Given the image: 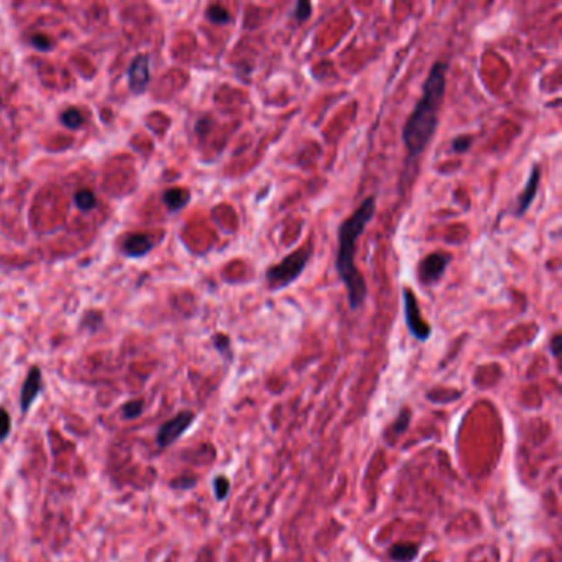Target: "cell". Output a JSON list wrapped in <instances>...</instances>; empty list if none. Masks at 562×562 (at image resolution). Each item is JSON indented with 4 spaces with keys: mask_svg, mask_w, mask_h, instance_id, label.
Here are the masks:
<instances>
[{
    "mask_svg": "<svg viewBox=\"0 0 562 562\" xmlns=\"http://www.w3.org/2000/svg\"><path fill=\"white\" fill-rule=\"evenodd\" d=\"M447 65L436 61L424 83L422 98L415 104L413 114L403 127V142L408 149L409 159H417L436 134L439 124V111L446 96Z\"/></svg>",
    "mask_w": 562,
    "mask_h": 562,
    "instance_id": "obj_1",
    "label": "cell"
},
{
    "mask_svg": "<svg viewBox=\"0 0 562 562\" xmlns=\"http://www.w3.org/2000/svg\"><path fill=\"white\" fill-rule=\"evenodd\" d=\"M376 213V198L368 196L358 206V210L349 218H347L338 229V249L335 266H337L338 277L347 287L348 304L353 310L360 309L366 299V284L361 272L356 269V243L363 234L366 225L373 220Z\"/></svg>",
    "mask_w": 562,
    "mask_h": 562,
    "instance_id": "obj_2",
    "label": "cell"
},
{
    "mask_svg": "<svg viewBox=\"0 0 562 562\" xmlns=\"http://www.w3.org/2000/svg\"><path fill=\"white\" fill-rule=\"evenodd\" d=\"M312 257V248L305 246L302 249H295L289 256H286L276 266H271L266 271V281L272 290H279L282 287L290 286L292 282L300 277L305 271L307 262Z\"/></svg>",
    "mask_w": 562,
    "mask_h": 562,
    "instance_id": "obj_3",
    "label": "cell"
},
{
    "mask_svg": "<svg viewBox=\"0 0 562 562\" xmlns=\"http://www.w3.org/2000/svg\"><path fill=\"white\" fill-rule=\"evenodd\" d=\"M403 299H404V319L409 332L413 333L419 342H426V340L431 337L432 330L426 323V320L422 319V315H420L419 302L409 287H406L403 290Z\"/></svg>",
    "mask_w": 562,
    "mask_h": 562,
    "instance_id": "obj_4",
    "label": "cell"
},
{
    "mask_svg": "<svg viewBox=\"0 0 562 562\" xmlns=\"http://www.w3.org/2000/svg\"><path fill=\"white\" fill-rule=\"evenodd\" d=\"M193 420H195V414L192 410H182L175 417L168 419L167 422H163L159 427L157 446L160 448H167L172 446L173 442H177L190 429Z\"/></svg>",
    "mask_w": 562,
    "mask_h": 562,
    "instance_id": "obj_5",
    "label": "cell"
},
{
    "mask_svg": "<svg viewBox=\"0 0 562 562\" xmlns=\"http://www.w3.org/2000/svg\"><path fill=\"white\" fill-rule=\"evenodd\" d=\"M450 259H452L450 254H447L443 251L429 254L427 257H424L422 261H420L419 267H417L419 281L426 286L436 284L437 281H441V277L443 276V274H446Z\"/></svg>",
    "mask_w": 562,
    "mask_h": 562,
    "instance_id": "obj_6",
    "label": "cell"
},
{
    "mask_svg": "<svg viewBox=\"0 0 562 562\" xmlns=\"http://www.w3.org/2000/svg\"><path fill=\"white\" fill-rule=\"evenodd\" d=\"M41 388H44V376H41V371L39 366H33L28 371V375L23 381L22 391H20V409L22 414H27L30 408L35 403L36 398H39L41 393Z\"/></svg>",
    "mask_w": 562,
    "mask_h": 562,
    "instance_id": "obj_7",
    "label": "cell"
},
{
    "mask_svg": "<svg viewBox=\"0 0 562 562\" xmlns=\"http://www.w3.org/2000/svg\"><path fill=\"white\" fill-rule=\"evenodd\" d=\"M129 88L134 94H142L150 81V66L147 55H137L129 66Z\"/></svg>",
    "mask_w": 562,
    "mask_h": 562,
    "instance_id": "obj_8",
    "label": "cell"
},
{
    "mask_svg": "<svg viewBox=\"0 0 562 562\" xmlns=\"http://www.w3.org/2000/svg\"><path fill=\"white\" fill-rule=\"evenodd\" d=\"M540 182H541V168L540 165L535 163L531 167V175L530 178H528L526 187H524V190L519 193L516 200V211H514V215L521 216L526 213L528 208H530L533 205V201H535L537 190H540Z\"/></svg>",
    "mask_w": 562,
    "mask_h": 562,
    "instance_id": "obj_9",
    "label": "cell"
},
{
    "mask_svg": "<svg viewBox=\"0 0 562 562\" xmlns=\"http://www.w3.org/2000/svg\"><path fill=\"white\" fill-rule=\"evenodd\" d=\"M155 241L149 234H129L122 243V253L129 257H142L154 249Z\"/></svg>",
    "mask_w": 562,
    "mask_h": 562,
    "instance_id": "obj_10",
    "label": "cell"
},
{
    "mask_svg": "<svg viewBox=\"0 0 562 562\" xmlns=\"http://www.w3.org/2000/svg\"><path fill=\"white\" fill-rule=\"evenodd\" d=\"M190 201V193L183 188H170L163 193V203L167 205L170 211H180L182 208H185Z\"/></svg>",
    "mask_w": 562,
    "mask_h": 562,
    "instance_id": "obj_11",
    "label": "cell"
},
{
    "mask_svg": "<svg viewBox=\"0 0 562 562\" xmlns=\"http://www.w3.org/2000/svg\"><path fill=\"white\" fill-rule=\"evenodd\" d=\"M419 547L413 542H398L389 549L391 559L396 562H410L417 556Z\"/></svg>",
    "mask_w": 562,
    "mask_h": 562,
    "instance_id": "obj_12",
    "label": "cell"
},
{
    "mask_svg": "<svg viewBox=\"0 0 562 562\" xmlns=\"http://www.w3.org/2000/svg\"><path fill=\"white\" fill-rule=\"evenodd\" d=\"M208 20L216 23V25H226L231 22V15L225 7L221 6H210L206 11Z\"/></svg>",
    "mask_w": 562,
    "mask_h": 562,
    "instance_id": "obj_13",
    "label": "cell"
},
{
    "mask_svg": "<svg viewBox=\"0 0 562 562\" xmlns=\"http://www.w3.org/2000/svg\"><path fill=\"white\" fill-rule=\"evenodd\" d=\"M121 413H122V417H124L126 420L140 417L144 413V401H140V399L127 401V403L122 406Z\"/></svg>",
    "mask_w": 562,
    "mask_h": 562,
    "instance_id": "obj_14",
    "label": "cell"
},
{
    "mask_svg": "<svg viewBox=\"0 0 562 562\" xmlns=\"http://www.w3.org/2000/svg\"><path fill=\"white\" fill-rule=\"evenodd\" d=\"M74 203L81 211H89L96 206V196L91 190H79L74 195Z\"/></svg>",
    "mask_w": 562,
    "mask_h": 562,
    "instance_id": "obj_15",
    "label": "cell"
},
{
    "mask_svg": "<svg viewBox=\"0 0 562 562\" xmlns=\"http://www.w3.org/2000/svg\"><path fill=\"white\" fill-rule=\"evenodd\" d=\"M61 124L68 127V129H78L83 124V116L76 107H69L61 114Z\"/></svg>",
    "mask_w": 562,
    "mask_h": 562,
    "instance_id": "obj_16",
    "label": "cell"
},
{
    "mask_svg": "<svg viewBox=\"0 0 562 562\" xmlns=\"http://www.w3.org/2000/svg\"><path fill=\"white\" fill-rule=\"evenodd\" d=\"M11 431H12L11 414L7 413V409L0 408V443L7 441V437L11 436Z\"/></svg>",
    "mask_w": 562,
    "mask_h": 562,
    "instance_id": "obj_17",
    "label": "cell"
},
{
    "mask_svg": "<svg viewBox=\"0 0 562 562\" xmlns=\"http://www.w3.org/2000/svg\"><path fill=\"white\" fill-rule=\"evenodd\" d=\"M213 488H215L216 500H225L226 495H228V491H229V480L226 479V476H216L213 481Z\"/></svg>",
    "mask_w": 562,
    "mask_h": 562,
    "instance_id": "obj_18",
    "label": "cell"
},
{
    "mask_svg": "<svg viewBox=\"0 0 562 562\" xmlns=\"http://www.w3.org/2000/svg\"><path fill=\"white\" fill-rule=\"evenodd\" d=\"M310 15H312L310 2H305V0H302V2L297 4L295 8H294V18L297 22L309 20Z\"/></svg>",
    "mask_w": 562,
    "mask_h": 562,
    "instance_id": "obj_19",
    "label": "cell"
},
{
    "mask_svg": "<svg viewBox=\"0 0 562 562\" xmlns=\"http://www.w3.org/2000/svg\"><path fill=\"white\" fill-rule=\"evenodd\" d=\"M30 45L39 51H50L53 48V44L46 35H33L30 39Z\"/></svg>",
    "mask_w": 562,
    "mask_h": 562,
    "instance_id": "obj_20",
    "label": "cell"
},
{
    "mask_svg": "<svg viewBox=\"0 0 562 562\" xmlns=\"http://www.w3.org/2000/svg\"><path fill=\"white\" fill-rule=\"evenodd\" d=\"M471 137L470 135H459L452 140V149L459 154H465L470 149Z\"/></svg>",
    "mask_w": 562,
    "mask_h": 562,
    "instance_id": "obj_21",
    "label": "cell"
},
{
    "mask_svg": "<svg viewBox=\"0 0 562 562\" xmlns=\"http://www.w3.org/2000/svg\"><path fill=\"white\" fill-rule=\"evenodd\" d=\"M195 485H196V479H193V476H182V479H175L172 481L173 488H178V490L193 488Z\"/></svg>",
    "mask_w": 562,
    "mask_h": 562,
    "instance_id": "obj_22",
    "label": "cell"
},
{
    "mask_svg": "<svg viewBox=\"0 0 562 562\" xmlns=\"http://www.w3.org/2000/svg\"><path fill=\"white\" fill-rule=\"evenodd\" d=\"M409 419H410L409 410H403V413H401V415H399L398 422H396L394 426H393L394 432H396V434H401L403 431H406V427H408V424H409Z\"/></svg>",
    "mask_w": 562,
    "mask_h": 562,
    "instance_id": "obj_23",
    "label": "cell"
},
{
    "mask_svg": "<svg viewBox=\"0 0 562 562\" xmlns=\"http://www.w3.org/2000/svg\"><path fill=\"white\" fill-rule=\"evenodd\" d=\"M215 347L220 349V352H226L229 347V340L225 337V335H216L215 337Z\"/></svg>",
    "mask_w": 562,
    "mask_h": 562,
    "instance_id": "obj_24",
    "label": "cell"
},
{
    "mask_svg": "<svg viewBox=\"0 0 562 562\" xmlns=\"http://www.w3.org/2000/svg\"><path fill=\"white\" fill-rule=\"evenodd\" d=\"M559 349H561V335L557 333V335H554V338H552V342H551L552 355L554 356L559 355Z\"/></svg>",
    "mask_w": 562,
    "mask_h": 562,
    "instance_id": "obj_25",
    "label": "cell"
},
{
    "mask_svg": "<svg viewBox=\"0 0 562 562\" xmlns=\"http://www.w3.org/2000/svg\"><path fill=\"white\" fill-rule=\"evenodd\" d=\"M0 107H2V99H0Z\"/></svg>",
    "mask_w": 562,
    "mask_h": 562,
    "instance_id": "obj_26",
    "label": "cell"
}]
</instances>
